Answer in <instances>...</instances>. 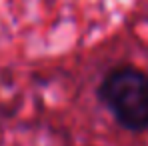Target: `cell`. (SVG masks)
<instances>
[{
    "label": "cell",
    "mask_w": 148,
    "mask_h": 146,
    "mask_svg": "<svg viewBox=\"0 0 148 146\" xmlns=\"http://www.w3.org/2000/svg\"><path fill=\"white\" fill-rule=\"evenodd\" d=\"M102 104L116 122L132 132L148 128V74L134 66H120L108 74L98 88Z\"/></svg>",
    "instance_id": "cell-1"
}]
</instances>
